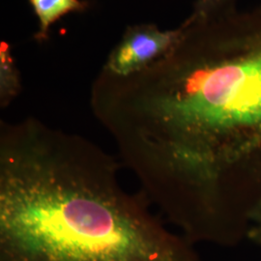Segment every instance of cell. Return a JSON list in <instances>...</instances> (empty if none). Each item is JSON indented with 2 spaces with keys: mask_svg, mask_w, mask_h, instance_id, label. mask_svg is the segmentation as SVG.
<instances>
[{
  "mask_svg": "<svg viewBox=\"0 0 261 261\" xmlns=\"http://www.w3.org/2000/svg\"><path fill=\"white\" fill-rule=\"evenodd\" d=\"M92 140L35 117L0 124V261H202L122 185Z\"/></svg>",
  "mask_w": 261,
  "mask_h": 261,
  "instance_id": "obj_2",
  "label": "cell"
},
{
  "mask_svg": "<svg viewBox=\"0 0 261 261\" xmlns=\"http://www.w3.org/2000/svg\"><path fill=\"white\" fill-rule=\"evenodd\" d=\"M182 33V24L168 30L154 23L130 25L112 48L101 71L115 76L138 74L166 56Z\"/></svg>",
  "mask_w": 261,
  "mask_h": 261,
  "instance_id": "obj_3",
  "label": "cell"
},
{
  "mask_svg": "<svg viewBox=\"0 0 261 261\" xmlns=\"http://www.w3.org/2000/svg\"><path fill=\"white\" fill-rule=\"evenodd\" d=\"M259 224H261V200L254 208L251 216V227L254 225H259Z\"/></svg>",
  "mask_w": 261,
  "mask_h": 261,
  "instance_id": "obj_8",
  "label": "cell"
},
{
  "mask_svg": "<svg viewBox=\"0 0 261 261\" xmlns=\"http://www.w3.org/2000/svg\"><path fill=\"white\" fill-rule=\"evenodd\" d=\"M247 239L251 240L261 249V224L254 225L250 228Z\"/></svg>",
  "mask_w": 261,
  "mask_h": 261,
  "instance_id": "obj_7",
  "label": "cell"
},
{
  "mask_svg": "<svg viewBox=\"0 0 261 261\" xmlns=\"http://www.w3.org/2000/svg\"><path fill=\"white\" fill-rule=\"evenodd\" d=\"M21 79L8 43L0 45V106L5 109L20 93Z\"/></svg>",
  "mask_w": 261,
  "mask_h": 261,
  "instance_id": "obj_5",
  "label": "cell"
},
{
  "mask_svg": "<svg viewBox=\"0 0 261 261\" xmlns=\"http://www.w3.org/2000/svg\"><path fill=\"white\" fill-rule=\"evenodd\" d=\"M236 0H196L191 15L195 18L205 17L216 12L235 6Z\"/></svg>",
  "mask_w": 261,
  "mask_h": 261,
  "instance_id": "obj_6",
  "label": "cell"
},
{
  "mask_svg": "<svg viewBox=\"0 0 261 261\" xmlns=\"http://www.w3.org/2000/svg\"><path fill=\"white\" fill-rule=\"evenodd\" d=\"M166 56L133 75L129 105L144 145L229 198L261 196V4L189 16Z\"/></svg>",
  "mask_w": 261,
  "mask_h": 261,
  "instance_id": "obj_1",
  "label": "cell"
},
{
  "mask_svg": "<svg viewBox=\"0 0 261 261\" xmlns=\"http://www.w3.org/2000/svg\"><path fill=\"white\" fill-rule=\"evenodd\" d=\"M29 3L39 21V29L35 35L39 42L47 40L49 29L57 20L87 8L86 2L82 0H29Z\"/></svg>",
  "mask_w": 261,
  "mask_h": 261,
  "instance_id": "obj_4",
  "label": "cell"
}]
</instances>
